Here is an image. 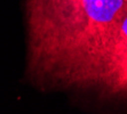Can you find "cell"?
I'll use <instances>...</instances> for the list:
<instances>
[{
  "mask_svg": "<svg viewBox=\"0 0 127 114\" xmlns=\"http://www.w3.org/2000/svg\"><path fill=\"white\" fill-rule=\"evenodd\" d=\"M126 0H27L28 74L63 87L119 16Z\"/></svg>",
  "mask_w": 127,
  "mask_h": 114,
  "instance_id": "obj_1",
  "label": "cell"
},
{
  "mask_svg": "<svg viewBox=\"0 0 127 114\" xmlns=\"http://www.w3.org/2000/svg\"><path fill=\"white\" fill-rule=\"evenodd\" d=\"M127 47V2L119 16L108 27L102 38L95 44L76 66L63 87L83 88L86 80L105 61Z\"/></svg>",
  "mask_w": 127,
  "mask_h": 114,
  "instance_id": "obj_2",
  "label": "cell"
},
{
  "mask_svg": "<svg viewBox=\"0 0 127 114\" xmlns=\"http://www.w3.org/2000/svg\"><path fill=\"white\" fill-rule=\"evenodd\" d=\"M83 88H97L106 96L127 97V47L98 66Z\"/></svg>",
  "mask_w": 127,
  "mask_h": 114,
  "instance_id": "obj_3",
  "label": "cell"
},
{
  "mask_svg": "<svg viewBox=\"0 0 127 114\" xmlns=\"http://www.w3.org/2000/svg\"><path fill=\"white\" fill-rule=\"evenodd\" d=\"M126 1H127V0H126Z\"/></svg>",
  "mask_w": 127,
  "mask_h": 114,
  "instance_id": "obj_4",
  "label": "cell"
}]
</instances>
